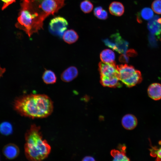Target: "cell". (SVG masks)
<instances>
[{
    "instance_id": "obj_1",
    "label": "cell",
    "mask_w": 161,
    "mask_h": 161,
    "mask_svg": "<svg viewBox=\"0 0 161 161\" xmlns=\"http://www.w3.org/2000/svg\"><path fill=\"white\" fill-rule=\"evenodd\" d=\"M15 110L21 116L32 118L47 117L53 111L52 101L44 94H31L19 97L13 103Z\"/></svg>"
},
{
    "instance_id": "obj_2",
    "label": "cell",
    "mask_w": 161,
    "mask_h": 161,
    "mask_svg": "<svg viewBox=\"0 0 161 161\" xmlns=\"http://www.w3.org/2000/svg\"><path fill=\"white\" fill-rule=\"evenodd\" d=\"M25 154L29 160L41 161L47 158L50 154L51 147L43 139L39 126L32 125L25 133Z\"/></svg>"
},
{
    "instance_id": "obj_3",
    "label": "cell",
    "mask_w": 161,
    "mask_h": 161,
    "mask_svg": "<svg viewBox=\"0 0 161 161\" xmlns=\"http://www.w3.org/2000/svg\"><path fill=\"white\" fill-rule=\"evenodd\" d=\"M30 0H23L22 9L18 18L16 26L24 30L29 37L32 34V27H35L36 18L38 16L36 13L31 12L29 9Z\"/></svg>"
},
{
    "instance_id": "obj_4",
    "label": "cell",
    "mask_w": 161,
    "mask_h": 161,
    "mask_svg": "<svg viewBox=\"0 0 161 161\" xmlns=\"http://www.w3.org/2000/svg\"><path fill=\"white\" fill-rule=\"evenodd\" d=\"M120 80L128 87H131L140 83L142 80L140 71L132 66L126 64L117 65Z\"/></svg>"
},
{
    "instance_id": "obj_5",
    "label": "cell",
    "mask_w": 161,
    "mask_h": 161,
    "mask_svg": "<svg viewBox=\"0 0 161 161\" xmlns=\"http://www.w3.org/2000/svg\"><path fill=\"white\" fill-rule=\"evenodd\" d=\"M103 41L106 46L120 54L125 53L128 47V42L123 39L119 33L112 35Z\"/></svg>"
},
{
    "instance_id": "obj_6",
    "label": "cell",
    "mask_w": 161,
    "mask_h": 161,
    "mask_svg": "<svg viewBox=\"0 0 161 161\" xmlns=\"http://www.w3.org/2000/svg\"><path fill=\"white\" fill-rule=\"evenodd\" d=\"M64 0H43L39 5L44 14L41 17L44 19L48 15L57 11L63 4Z\"/></svg>"
},
{
    "instance_id": "obj_7",
    "label": "cell",
    "mask_w": 161,
    "mask_h": 161,
    "mask_svg": "<svg viewBox=\"0 0 161 161\" xmlns=\"http://www.w3.org/2000/svg\"><path fill=\"white\" fill-rule=\"evenodd\" d=\"M68 23L64 18L58 16L52 18L49 23V29L53 34L62 36L66 30Z\"/></svg>"
},
{
    "instance_id": "obj_8",
    "label": "cell",
    "mask_w": 161,
    "mask_h": 161,
    "mask_svg": "<svg viewBox=\"0 0 161 161\" xmlns=\"http://www.w3.org/2000/svg\"><path fill=\"white\" fill-rule=\"evenodd\" d=\"M98 66L100 76L106 77L116 76L119 78L118 72L115 62L106 63L101 62L99 63Z\"/></svg>"
},
{
    "instance_id": "obj_9",
    "label": "cell",
    "mask_w": 161,
    "mask_h": 161,
    "mask_svg": "<svg viewBox=\"0 0 161 161\" xmlns=\"http://www.w3.org/2000/svg\"><path fill=\"white\" fill-rule=\"evenodd\" d=\"M118 76H113L109 77L101 76L100 82L103 86L111 88H120L122 86Z\"/></svg>"
},
{
    "instance_id": "obj_10",
    "label": "cell",
    "mask_w": 161,
    "mask_h": 161,
    "mask_svg": "<svg viewBox=\"0 0 161 161\" xmlns=\"http://www.w3.org/2000/svg\"><path fill=\"white\" fill-rule=\"evenodd\" d=\"M4 155L8 159L12 160L17 157L19 153V149L16 145L10 143L5 145L2 149Z\"/></svg>"
},
{
    "instance_id": "obj_11",
    "label": "cell",
    "mask_w": 161,
    "mask_h": 161,
    "mask_svg": "<svg viewBox=\"0 0 161 161\" xmlns=\"http://www.w3.org/2000/svg\"><path fill=\"white\" fill-rule=\"evenodd\" d=\"M159 17L155 16L148 21L147 28L150 32L157 36L158 38H160L161 35V24L157 21Z\"/></svg>"
},
{
    "instance_id": "obj_12",
    "label": "cell",
    "mask_w": 161,
    "mask_h": 161,
    "mask_svg": "<svg viewBox=\"0 0 161 161\" xmlns=\"http://www.w3.org/2000/svg\"><path fill=\"white\" fill-rule=\"evenodd\" d=\"M121 122L123 127L128 130H131L134 129L137 124V118L131 114H127L125 115L122 118Z\"/></svg>"
},
{
    "instance_id": "obj_13",
    "label": "cell",
    "mask_w": 161,
    "mask_h": 161,
    "mask_svg": "<svg viewBox=\"0 0 161 161\" xmlns=\"http://www.w3.org/2000/svg\"><path fill=\"white\" fill-rule=\"evenodd\" d=\"M78 71L77 68L74 66H71L65 69L61 75V79L66 82H70L77 77Z\"/></svg>"
},
{
    "instance_id": "obj_14",
    "label": "cell",
    "mask_w": 161,
    "mask_h": 161,
    "mask_svg": "<svg viewBox=\"0 0 161 161\" xmlns=\"http://www.w3.org/2000/svg\"><path fill=\"white\" fill-rule=\"evenodd\" d=\"M148 93L149 96L152 99L157 100L161 99V84L154 83L148 87Z\"/></svg>"
},
{
    "instance_id": "obj_15",
    "label": "cell",
    "mask_w": 161,
    "mask_h": 161,
    "mask_svg": "<svg viewBox=\"0 0 161 161\" xmlns=\"http://www.w3.org/2000/svg\"><path fill=\"white\" fill-rule=\"evenodd\" d=\"M109 10L112 15L117 16H122L124 12V7L120 2L114 1L109 5Z\"/></svg>"
},
{
    "instance_id": "obj_16",
    "label": "cell",
    "mask_w": 161,
    "mask_h": 161,
    "mask_svg": "<svg viewBox=\"0 0 161 161\" xmlns=\"http://www.w3.org/2000/svg\"><path fill=\"white\" fill-rule=\"evenodd\" d=\"M102 62L106 63H111L115 62V55L114 52L110 49H105L100 54Z\"/></svg>"
},
{
    "instance_id": "obj_17",
    "label": "cell",
    "mask_w": 161,
    "mask_h": 161,
    "mask_svg": "<svg viewBox=\"0 0 161 161\" xmlns=\"http://www.w3.org/2000/svg\"><path fill=\"white\" fill-rule=\"evenodd\" d=\"M153 17L154 13L152 10L149 7H145L140 12L137 13V20L138 23H141V18L145 20H149Z\"/></svg>"
},
{
    "instance_id": "obj_18",
    "label": "cell",
    "mask_w": 161,
    "mask_h": 161,
    "mask_svg": "<svg viewBox=\"0 0 161 161\" xmlns=\"http://www.w3.org/2000/svg\"><path fill=\"white\" fill-rule=\"evenodd\" d=\"M62 37L64 41L69 44H73L76 42L79 38L77 32L72 29L65 31Z\"/></svg>"
},
{
    "instance_id": "obj_19",
    "label": "cell",
    "mask_w": 161,
    "mask_h": 161,
    "mask_svg": "<svg viewBox=\"0 0 161 161\" xmlns=\"http://www.w3.org/2000/svg\"><path fill=\"white\" fill-rule=\"evenodd\" d=\"M42 78L44 82L46 84H52L56 83L57 77L55 73L50 70H46L43 73Z\"/></svg>"
},
{
    "instance_id": "obj_20",
    "label": "cell",
    "mask_w": 161,
    "mask_h": 161,
    "mask_svg": "<svg viewBox=\"0 0 161 161\" xmlns=\"http://www.w3.org/2000/svg\"><path fill=\"white\" fill-rule=\"evenodd\" d=\"M110 154L114 161H129L130 159L126 155V152H122L114 149L112 150Z\"/></svg>"
},
{
    "instance_id": "obj_21",
    "label": "cell",
    "mask_w": 161,
    "mask_h": 161,
    "mask_svg": "<svg viewBox=\"0 0 161 161\" xmlns=\"http://www.w3.org/2000/svg\"><path fill=\"white\" fill-rule=\"evenodd\" d=\"M13 131V127L10 123L5 121L0 124V133L1 134L7 136L11 134Z\"/></svg>"
},
{
    "instance_id": "obj_22",
    "label": "cell",
    "mask_w": 161,
    "mask_h": 161,
    "mask_svg": "<svg viewBox=\"0 0 161 161\" xmlns=\"http://www.w3.org/2000/svg\"><path fill=\"white\" fill-rule=\"evenodd\" d=\"M94 14L97 18L100 20H106L108 17L107 12L101 6H98L95 8Z\"/></svg>"
},
{
    "instance_id": "obj_23",
    "label": "cell",
    "mask_w": 161,
    "mask_h": 161,
    "mask_svg": "<svg viewBox=\"0 0 161 161\" xmlns=\"http://www.w3.org/2000/svg\"><path fill=\"white\" fill-rule=\"evenodd\" d=\"M80 7L81 10L85 13L91 12L93 8V5L89 0H84L80 3Z\"/></svg>"
},
{
    "instance_id": "obj_24",
    "label": "cell",
    "mask_w": 161,
    "mask_h": 161,
    "mask_svg": "<svg viewBox=\"0 0 161 161\" xmlns=\"http://www.w3.org/2000/svg\"><path fill=\"white\" fill-rule=\"evenodd\" d=\"M150 151L151 156L156 157V160L161 161V147L159 148L156 147H152Z\"/></svg>"
},
{
    "instance_id": "obj_25",
    "label": "cell",
    "mask_w": 161,
    "mask_h": 161,
    "mask_svg": "<svg viewBox=\"0 0 161 161\" xmlns=\"http://www.w3.org/2000/svg\"><path fill=\"white\" fill-rule=\"evenodd\" d=\"M151 7L154 12L161 14V0H155L152 3Z\"/></svg>"
},
{
    "instance_id": "obj_26",
    "label": "cell",
    "mask_w": 161,
    "mask_h": 161,
    "mask_svg": "<svg viewBox=\"0 0 161 161\" xmlns=\"http://www.w3.org/2000/svg\"><path fill=\"white\" fill-rule=\"evenodd\" d=\"M149 43L151 46L156 45L157 40L155 37V35L150 33L148 37Z\"/></svg>"
},
{
    "instance_id": "obj_27",
    "label": "cell",
    "mask_w": 161,
    "mask_h": 161,
    "mask_svg": "<svg viewBox=\"0 0 161 161\" xmlns=\"http://www.w3.org/2000/svg\"><path fill=\"white\" fill-rule=\"evenodd\" d=\"M3 2V5L2 7V10L6 8L8 6L15 2L16 0H1Z\"/></svg>"
},
{
    "instance_id": "obj_28",
    "label": "cell",
    "mask_w": 161,
    "mask_h": 161,
    "mask_svg": "<svg viewBox=\"0 0 161 161\" xmlns=\"http://www.w3.org/2000/svg\"><path fill=\"white\" fill-rule=\"evenodd\" d=\"M119 60L121 62L127 63L129 61V56L126 53L122 54L119 58Z\"/></svg>"
},
{
    "instance_id": "obj_29",
    "label": "cell",
    "mask_w": 161,
    "mask_h": 161,
    "mask_svg": "<svg viewBox=\"0 0 161 161\" xmlns=\"http://www.w3.org/2000/svg\"><path fill=\"white\" fill-rule=\"evenodd\" d=\"M125 53L128 56L132 57L134 56L137 54L136 52L133 49H130L127 51Z\"/></svg>"
},
{
    "instance_id": "obj_30",
    "label": "cell",
    "mask_w": 161,
    "mask_h": 161,
    "mask_svg": "<svg viewBox=\"0 0 161 161\" xmlns=\"http://www.w3.org/2000/svg\"><path fill=\"white\" fill-rule=\"evenodd\" d=\"M117 148L119 149L120 151L126 152V147L125 144H119Z\"/></svg>"
},
{
    "instance_id": "obj_31",
    "label": "cell",
    "mask_w": 161,
    "mask_h": 161,
    "mask_svg": "<svg viewBox=\"0 0 161 161\" xmlns=\"http://www.w3.org/2000/svg\"><path fill=\"white\" fill-rule=\"evenodd\" d=\"M95 160V158L93 157L90 156H86L84 157L82 160V161H94Z\"/></svg>"
},
{
    "instance_id": "obj_32",
    "label": "cell",
    "mask_w": 161,
    "mask_h": 161,
    "mask_svg": "<svg viewBox=\"0 0 161 161\" xmlns=\"http://www.w3.org/2000/svg\"><path fill=\"white\" fill-rule=\"evenodd\" d=\"M6 71L5 68L1 67L0 66V78L2 77Z\"/></svg>"
}]
</instances>
